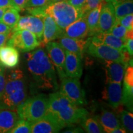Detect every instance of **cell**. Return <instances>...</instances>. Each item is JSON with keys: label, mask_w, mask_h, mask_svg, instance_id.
<instances>
[{"label": "cell", "mask_w": 133, "mask_h": 133, "mask_svg": "<svg viewBox=\"0 0 133 133\" xmlns=\"http://www.w3.org/2000/svg\"><path fill=\"white\" fill-rule=\"evenodd\" d=\"M88 114L86 109L74 104L61 92H56L49 95L47 112L44 116L64 128L81 123Z\"/></svg>", "instance_id": "6da1fadb"}, {"label": "cell", "mask_w": 133, "mask_h": 133, "mask_svg": "<svg viewBox=\"0 0 133 133\" xmlns=\"http://www.w3.org/2000/svg\"><path fill=\"white\" fill-rule=\"evenodd\" d=\"M44 12L51 16L63 30L84 15L82 10L75 8L67 1L51 3L44 8Z\"/></svg>", "instance_id": "7a4b0ae2"}, {"label": "cell", "mask_w": 133, "mask_h": 133, "mask_svg": "<svg viewBox=\"0 0 133 133\" xmlns=\"http://www.w3.org/2000/svg\"><path fill=\"white\" fill-rule=\"evenodd\" d=\"M27 88L24 78L6 81L4 90L0 98V109L16 110L26 99Z\"/></svg>", "instance_id": "3957f363"}, {"label": "cell", "mask_w": 133, "mask_h": 133, "mask_svg": "<svg viewBox=\"0 0 133 133\" xmlns=\"http://www.w3.org/2000/svg\"><path fill=\"white\" fill-rule=\"evenodd\" d=\"M48 106V97L39 94L25 100L17 108V112L20 118L32 123L44 117Z\"/></svg>", "instance_id": "277c9868"}, {"label": "cell", "mask_w": 133, "mask_h": 133, "mask_svg": "<svg viewBox=\"0 0 133 133\" xmlns=\"http://www.w3.org/2000/svg\"><path fill=\"white\" fill-rule=\"evenodd\" d=\"M8 45L13 46L21 52H26L40 46L41 42L33 33L27 30H19L12 31L8 40Z\"/></svg>", "instance_id": "5b68a950"}, {"label": "cell", "mask_w": 133, "mask_h": 133, "mask_svg": "<svg viewBox=\"0 0 133 133\" xmlns=\"http://www.w3.org/2000/svg\"><path fill=\"white\" fill-rule=\"evenodd\" d=\"M61 81L60 89L61 94L76 105L80 106L86 104L85 92L81 88L79 79L66 76Z\"/></svg>", "instance_id": "8992f818"}, {"label": "cell", "mask_w": 133, "mask_h": 133, "mask_svg": "<svg viewBox=\"0 0 133 133\" xmlns=\"http://www.w3.org/2000/svg\"><path fill=\"white\" fill-rule=\"evenodd\" d=\"M86 52L93 57L104 61H115L123 64V52L105 44L92 41L88 44Z\"/></svg>", "instance_id": "52a82bcc"}, {"label": "cell", "mask_w": 133, "mask_h": 133, "mask_svg": "<svg viewBox=\"0 0 133 133\" xmlns=\"http://www.w3.org/2000/svg\"><path fill=\"white\" fill-rule=\"evenodd\" d=\"M43 28L44 24L43 17L31 15L21 17L17 24L12 29V31L19 30H27L34 33L38 40L41 43L43 39Z\"/></svg>", "instance_id": "ba28073f"}, {"label": "cell", "mask_w": 133, "mask_h": 133, "mask_svg": "<svg viewBox=\"0 0 133 133\" xmlns=\"http://www.w3.org/2000/svg\"><path fill=\"white\" fill-rule=\"evenodd\" d=\"M46 46L48 56L52 64L56 66L60 79L62 80L63 78L66 77L64 70L65 50L59 43L52 41L46 43Z\"/></svg>", "instance_id": "9c48e42d"}, {"label": "cell", "mask_w": 133, "mask_h": 133, "mask_svg": "<svg viewBox=\"0 0 133 133\" xmlns=\"http://www.w3.org/2000/svg\"><path fill=\"white\" fill-rule=\"evenodd\" d=\"M30 56L33 60L35 61L41 66L44 71L46 76L52 83L54 86V90L58 89V84L57 82L56 70H55L54 65L50 60L48 55L43 49H38L34 52H30Z\"/></svg>", "instance_id": "30bf717a"}, {"label": "cell", "mask_w": 133, "mask_h": 133, "mask_svg": "<svg viewBox=\"0 0 133 133\" xmlns=\"http://www.w3.org/2000/svg\"><path fill=\"white\" fill-rule=\"evenodd\" d=\"M102 99L105 100L111 107L114 109H117L119 107L121 102L122 89L121 83L115 82H106L102 93Z\"/></svg>", "instance_id": "8fae6325"}, {"label": "cell", "mask_w": 133, "mask_h": 133, "mask_svg": "<svg viewBox=\"0 0 133 133\" xmlns=\"http://www.w3.org/2000/svg\"><path fill=\"white\" fill-rule=\"evenodd\" d=\"M116 21L112 3H105L100 14L98 33H109Z\"/></svg>", "instance_id": "7c38bea8"}, {"label": "cell", "mask_w": 133, "mask_h": 133, "mask_svg": "<svg viewBox=\"0 0 133 133\" xmlns=\"http://www.w3.org/2000/svg\"><path fill=\"white\" fill-rule=\"evenodd\" d=\"M88 34L89 29L86 15L84 14L66 26L64 30L63 36L75 39H84L86 36H88Z\"/></svg>", "instance_id": "4fadbf2b"}, {"label": "cell", "mask_w": 133, "mask_h": 133, "mask_svg": "<svg viewBox=\"0 0 133 133\" xmlns=\"http://www.w3.org/2000/svg\"><path fill=\"white\" fill-rule=\"evenodd\" d=\"M64 70L68 77L80 78L83 74L81 58L77 54L65 50Z\"/></svg>", "instance_id": "5bb4252c"}, {"label": "cell", "mask_w": 133, "mask_h": 133, "mask_svg": "<svg viewBox=\"0 0 133 133\" xmlns=\"http://www.w3.org/2000/svg\"><path fill=\"white\" fill-rule=\"evenodd\" d=\"M43 35L42 43L43 44L54 41L63 36L64 30L61 29L54 19L48 14H44L43 16Z\"/></svg>", "instance_id": "9a60e30c"}, {"label": "cell", "mask_w": 133, "mask_h": 133, "mask_svg": "<svg viewBox=\"0 0 133 133\" xmlns=\"http://www.w3.org/2000/svg\"><path fill=\"white\" fill-rule=\"evenodd\" d=\"M90 41L91 37L88 39H84L62 36L60 38L58 43L65 50L77 54L82 59L83 54L86 52Z\"/></svg>", "instance_id": "2e32d148"}, {"label": "cell", "mask_w": 133, "mask_h": 133, "mask_svg": "<svg viewBox=\"0 0 133 133\" xmlns=\"http://www.w3.org/2000/svg\"><path fill=\"white\" fill-rule=\"evenodd\" d=\"M27 62L28 69L33 75V78L37 83V85L39 88L42 89H53V86L52 83L50 81L48 76L38 63L35 62V60H33L31 56L29 59H26Z\"/></svg>", "instance_id": "e0dca14e"}, {"label": "cell", "mask_w": 133, "mask_h": 133, "mask_svg": "<svg viewBox=\"0 0 133 133\" xmlns=\"http://www.w3.org/2000/svg\"><path fill=\"white\" fill-rule=\"evenodd\" d=\"M104 68L105 71L106 82L121 83L126 68L123 64L115 61H104Z\"/></svg>", "instance_id": "ac0fdd59"}, {"label": "cell", "mask_w": 133, "mask_h": 133, "mask_svg": "<svg viewBox=\"0 0 133 133\" xmlns=\"http://www.w3.org/2000/svg\"><path fill=\"white\" fill-rule=\"evenodd\" d=\"M19 62V51L13 46L4 45L0 47V65L4 67L12 69Z\"/></svg>", "instance_id": "d6986e66"}, {"label": "cell", "mask_w": 133, "mask_h": 133, "mask_svg": "<svg viewBox=\"0 0 133 133\" xmlns=\"http://www.w3.org/2000/svg\"><path fill=\"white\" fill-rule=\"evenodd\" d=\"M30 125L31 133H55L63 129L59 124L46 116L30 123Z\"/></svg>", "instance_id": "ffe728a7"}, {"label": "cell", "mask_w": 133, "mask_h": 133, "mask_svg": "<svg viewBox=\"0 0 133 133\" xmlns=\"http://www.w3.org/2000/svg\"><path fill=\"white\" fill-rule=\"evenodd\" d=\"M92 41L105 44L110 47L122 51L125 49L126 40L116 37L110 33H97L91 37Z\"/></svg>", "instance_id": "44dd1931"}, {"label": "cell", "mask_w": 133, "mask_h": 133, "mask_svg": "<svg viewBox=\"0 0 133 133\" xmlns=\"http://www.w3.org/2000/svg\"><path fill=\"white\" fill-rule=\"evenodd\" d=\"M19 118L14 110L0 109V133L9 132Z\"/></svg>", "instance_id": "7402d4cb"}, {"label": "cell", "mask_w": 133, "mask_h": 133, "mask_svg": "<svg viewBox=\"0 0 133 133\" xmlns=\"http://www.w3.org/2000/svg\"><path fill=\"white\" fill-rule=\"evenodd\" d=\"M97 119L102 126L104 132L112 133L114 129L122 126L115 114L107 110H104Z\"/></svg>", "instance_id": "603a6c76"}, {"label": "cell", "mask_w": 133, "mask_h": 133, "mask_svg": "<svg viewBox=\"0 0 133 133\" xmlns=\"http://www.w3.org/2000/svg\"><path fill=\"white\" fill-rule=\"evenodd\" d=\"M105 3V2L103 1L96 8L91 10L85 14L88 29H89L88 36L91 37L98 33V24H99L100 14Z\"/></svg>", "instance_id": "cb8c5ba5"}, {"label": "cell", "mask_w": 133, "mask_h": 133, "mask_svg": "<svg viewBox=\"0 0 133 133\" xmlns=\"http://www.w3.org/2000/svg\"><path fill=\"white\" fill-rule=\"evenodd\" d=\"M116 20L120 19L126 15L133 14L132 0H119L112 3Z\"/></svg>", "instance_id": "d4e9b609"}, {"label": "cell", "mask_w": 133, "mask_h": 133, "mask_svg": "<svg viewBox=\"0 0 133 133\" xmlns=\"http://www.w3.org/2000/svg\"><path fill=\"white\" fill-rule=\"evenodd\" d=\"M81 126L88 133H103L104 132L102 126L99 123L97 118H88L86 116L81 121Z\"/></svg>", "instance_id": "484cf974"}, {"label": "cell", "mask_w": 133, "mask_h": 133, "mask_svg": "<svg viewBox=\"0 0 133 133\" xmlns=\"http://www.w3.org/2000/svg\"><path fill=\"white\" fill-rule=\"evenodd\" d=\"M21 16L17 9L14 8H9L5 11L1 21L11 27L12 30L13 28L17 24Z\"/></svg>", "instance_id": "4316f807"}, {"label": "cell", "mask_w": 133, "mask_h": 133, "mask_svg": "<svg viewBox=\"0 0 133 133\" xmlns=\"http://www.w3.org/2000/svg\"><path fill=\"white\" fill-rule=\"evenodd\" d=\"M121 102L130 111H132L133 105V86H129L123 84L122 90Z\"/></svg>", "instance_id": "83f0119b"}, {"label": "cell", "mask_w": 133, "mask_h": 133, "mask_svg": "<svg viewBox=\"0 0 133 133\" xmlns=\"http://www.w3.org/2000/svg\"><path fill=\"white\" fill-rule=\"evenodd\" d=\"M121 126L126 132H133V115L132 112L126 110H121L119 113Z\"/></svg>", "instance_id": "f1b7e54d"}, {"label": "cell", "mask_w": 133, "mask_h": 133, "mask_svg": "<svg viewBox=\"0 0 133 133\" xmlns=\"http://www.w3.org/2000/svg\"><path fill=\"white\" fill-rule=\"evenodd\" d=\"M30 122L19 118L14 128L9 131V133H30Z\"/></svg>", "instance_id": "f546056e"}, {"label": "cell", "mask_w": 133, "mask_h": 133, "mask_svg": "<svg viewBox=\"0 0 133 133\" xmlns=\"http://www.w3.org/2000/svg\"><path fill=\"white\" fill-rule=\"evenodd\" d=\"M128 30L121 25L117 21H116L115 23L112 26V28L110 30L109 33L113 35L116 36V37L121 38V39H126V34Z\"/></svg>", "instance_id": "4dcf8cb0"}, {"label": "cell", "mask_w": 133, "mask_h": 133, "mask_svg": "<svg viewBox=\"0 0 133 133\" xmlns=\"http://www.w3.org/2000/svg\"><path fill=\"white\" fill-rule=\"evenodd\" d=\"M116 21L127 30H133V14L126 15Z\"/></svg>", "instance_id": "1f68e13d"}, {"label": "cell", "mask_w": 133, "mask_h": 133, "mask_svg": "<svg viewBox=\"0 0 133 133\" xmlns=\"http://www.w3.org/2000/svg\"><path fill=\"white\" fill-rule=\"evenodd\" d=\"M123 84L129 86H133V67L128 66L126 68L124 74Z\"/></svg>", "instance_id": "d6a6232c"}, {"label": "cell", "mask_w": 133, "mask_h": 133, "mask_svg": "<svg viewBox=\"0 0 133 133\" xmlns=\"http://www.w3.org/2000/svg\"><path fill=\"white\" fill-rule=\"evenodd\" d=\"M51 3V0H29L26 8H45Z\"/></svg>", "instance_id": "836d02e7"}, {"label": "cell", "mask_w": 133, "mask_h": 133, "mask_svg": "<svg viewBox=\"0 0 133 133\" xmlns=\"http://www.w3.org/2000/svg\"><path fill=\"white\" fill-rule=\"evenodd\" d=\"M24 75L23 71L20 69L12 70L8 73L7 76L6 77V81L16 80L24 78Z\"/></svg>", "instance_id": "e575fe53"}, {"label": "cell", "mask_w": 133, "mask_h": 133, "mask_svg": "<svg viewBox=\"0 0 133 133\" xmlns=\"http://www.w3.org/2000/svg\"><path fill=\"white\" fill-rule=\"evenodd\" d=\"M104 0H86V4L83 9V14H86L89 11L96 8Z\"/></svg>", "instance_id": "d590c367"}, {"label": "cell", "mask_w": 133, "mask_h": 133, "mask_svg": "<svg viewBox=\"0 0 133 133\" xmlns=\"http://www.w3.org/2000/svg\"><path fill=\"white\" fill-rule=\"evenodd\" d=\"M5 69L4 66H0V98L2 96L6 84V76H5Z\"/></svg>", "instance_id": "8d00e7d4"}, {"label": "cell", "mask_w": 133, "mask_h": 133, "mask_svg": "<svg viewBox=\"0 0 133 133\" xmlns=\"http://www.w3.org/2000/svg\"><path fill=\"white\" fill-rule=\"evenodd\" d=\"M18 11H24L26 9L29 4V0H12Z\"/></svg>", "instance_id": "74e56055"}, {"label": "cell", "mask_w": 133, "mask_h": 133, "mask_svg": "<svg viewBox=\"0 0 133 133\" xmlns=\"http://www.w3.org/2000/svg\"><path fill=\"white\" fill-rule=\"evenodd\" d=\"M67 1L75 8L82 10L83 11V9L86 4V0H68Z\"/></svg>", "instance_id": "f35d334b"}, {"label": "cell", "mask_w": 133, "mask_h": 133, "mask_svg": "<svg viewBox=\"0 0 133 133\" xmlns=\"http://www.w3.org/2000/svg\"><path fill=\"white\" fill-rule=\"evenodd\" d=\"M12 34V31L8 33H0V47L5 45L10 36Z\"/></svg>", "instance_id": "ab89813d"}, {"label": "cell", "mask_w": 133, "mask_h": 133, "mask_svg": "<svg viewBox=\"0 0 133 133\" xmlns=\"http://www.w3.org/2000/svg\"><path fill=\"white\" fill-rule=\"evenodd\" d=\"M0 8H14L17 9L12 0H0Z\"/></svg>", "instance_id": "60d3db41"}, {"label": "cell", "mask_w": 133, "mask_h": 133, "mask_svg": "<svg viewBox=\"0 0 133 133\" xmlns=\"http://www.w3.org/2000/svg\"><path fill=\"white\" fill-rule=\"evenodd\" d=\"M126 49L129 53L131 56L133 54V38H129L126 40Z\"/></svg>", "instance_id": "b9f144b4"}, {"label": "cell", "mask_w": 133, "mask_h": 133, "mask_svg": "<svg viewBox=\"0 0 133 133\" xmlns=\"http://www.w3.org/2000/svg\"><path fill=\"white\" fill-rule=\"evenodd\" d=\"M12 31V29L9 26L0 21V33H8Z\"/></svg>", "instance_id": "7bdbcfd3"}, {"label": "cell", "mask_w": 133, "mask_h": 133, "mask_svg": "<svg viewBox=\"0 0 133 133\" xmlns=\"http://www.w3.org/2000/svg\"><path fill=\"white\" fill-rule=\"evenodd\" d=\"M64 132H71V133H76V132H84L83 129L80 128H76L70 129H67L65 131H64Z\"/></svg>", "instance_id": "ee69618b"}, {"label": "cell", "mask_w": 133, "mask_h": 133, "mask_svg": "<svg viewBox=\"0 0 133 133\" xmlns=\"http://www.w3.org/2000/svg\"><path fill=\"white\" fill-rule=\"evenodd\" d=\"M126 130L122 127V126L117 128H115V129H114L112 132V133H126Z\"/></svg>", "instance_id": "f6af8a7d"}, {"label": "cell", "mask_w": 133, "mask_h": 133, "mask_svg": "<svg viewBox=\"0 0 133 133\" xmlns=\"http://www.w3.org/2000/svg\"><path fill=\"white\" fill-rule=\"evenodd\" d=\"M6 9H7V8H0V21H1V20H2L3 14H4V13Z\"/></svg>", "instance_id": "bcb514c9"}, {"label": "cell", "mask_w": 133, "mask_h": 133, "mask_svg": "<svg viewBox=\"0 0 133 133\" xmlns=\"http://www.w3.org/2000/svg\"><path fill=\"white\" fill-rule=\"evenodd\" d=\"M119 1V0H104V1L105 3H114L117 1Z\"/></svg>", "instance_id": "7dc6e473"}, {"label": "cell", "mask_w": 133, "mask_h": 133, "mask_svg": "<svg viewBox=\"0 0 133 133\" xmlns=\"http://www.w3.org/2000/svg\"><path fill=\"white\" fill-rule=\"evenodd\" d=\"M68 1V0H51V3H56V2H61V1Z\"/></svg>", "instance_id": "c3c4849f"}, {"label": "cell", "mask_w": 133, "mask_h": 133, "mask_svg": "<svg viewBox=\"0 0 133 133\" xmlns=\"http://www.w3.org/2000/svg\"><path fill=\"white\" fill-rule=\"evenodd\" d=\"M0 66H1V65H0Z\"/></svg>", "instance_id": "681fc988"}]
</instances>
